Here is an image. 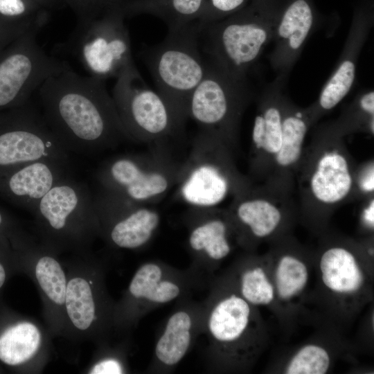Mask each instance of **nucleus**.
I'll return each mask as SVG.
<instances>
[{
	"instance_id": "1",
	"label": "nucleus",
	"mask_w": 374,
	"mask_h": 374,
	"mask_svg": "<svg viewBox=\"0 0 374 374\" xmlns=\"http://www.w3.org/2000/svg\"><path fill=\"white\" fill-rule=\"evenodd\" d=\"M37 91L47 125L71 154H93L127 137L105 80L71 67L48 78Z\"/></svg>"
},
{
	"instance_id": "2",
	"label": "nucleus",
	"mask_w": 374,
	"mask_h": 374,
	"mask_svg": "<svg viewBox=\"0 0 374 374\" xmlns=\"http://www.w3.org/2000/svg\"><path fill=\"white\" fill-rule=\"evenodd\" d=\"M199 38L197 24L170 29L161 42L143 53L159 93L180 122L188 114L190 96L207 69L199 51Z\"/></svg>"
},
{
	"instance_id": "3",
	"label": "nucleus",
	"mask_w": 374,
	"mask_h": 374,
	"mask_svg": "<svg viewBox=\"0 0 374 374\" xmlns=\"http://www.w3.org/2000/svg\"><path fill=\"white\" fill-rule=\"evenodd\" d=\"M125 18L119 6L109 8L85 24H77L60 48L76 57L90 76L103 80L116 78L134 63Z\"/></svg>"
},
{
	"instance_id": "4",
	"label": "nucleus",
	"mask_w": 374,
	"mask_h": 374,
	"mask_svg": "<svg viewBox=\"0 0 374 374\" xmlns=\"http://www.w3.org/2000/svg\"><path fill=\"white\" fill-rule=\"evenodd\" d=\"M112 96L127 137H161L180 123L166 100L147 85L134 63L116 78Z\"/></svg>"
},
{
	"instance_id": "5",
	"label": "nucleus",
	"mask_w": 374,
	"mask_h": 374,
	"mask_svg": "<svg viewBox=\"0 0 374 374\" xmlns=\"http://www.w3.org/2000/svg\"><path fill=\"white\" fill-rule=\"evenodd\" d=\"M262 22L243 14L204 26L206 51L214 63L230 75L244 79L247 69L256 61L274 35Z\"/></svg>"
},
{
	"instance_id": "6",
	"label": "nucleus",
	"mask_w": 374,
	"mask_h": 374,
	"mask_svg": "<svg viewBox=\"0 0 374 374\" xmlns=\"http://www.w3.org/2000/svg\"><path fill=\"white\" fill-rule=\"evenodd\" d=\"M205 283V273L191 265L179 269L160 260L143 262L128 287L133 318L138 320L159 307L190 297Z\"/></svg>"
},
{
	"instance_id": "7",
	"label": "nucleus",
	"mask_w": 374,
	"mask_h": 374,
	"mask_svg": "<svg viewBox=\"0 0 374 374\" xmlns=\"http://www.w3.org/2000/svg\"><path fill=\"white\" fill-rule=\"evenodd\" d=\"M45 159L70 162L71 153L30 100L21 106L10 127L0 132V168Z\"/></svg>"
},
{
	"instance_id": "8",
	"label": "nucleus",
	"mask_w": 374,
	"mask_h": 374,
	"mask_svg": "<svg viewBox=\"0 0 374 374\" xmlns=\"http://www.w3.org/2000/svg\"><path fill=\"white\" fill-rule=\"evenodd\" d=\"M33 212L51 233L75 240L80 239L98 222L89 187L70 175L53 186Z\"/></svg>"
},
{
	"instance_id": "9",
	"label": "nucleus",
	"mask_w": 374,
	"mask_h": 374,
	"mask_svg": "<svg viewBox=\"0 0 374 374\" xmlns=\"http://www.w3.org/2000/svg\"><path fill=\"white\" fill-rule=\"evenodd\" d=\"M204 332L208 340L206 357L211 365L222 357H241L239 347L250 329L251 310L248 303L234 292L217 294L213 290L204 299Z\"/></svg>"
},
{
	"instance_id": "10",
	"label": "nucleus",
	"mask_w": 374,
	"mask_h": 374,
	"mask_svg": "<svg viewBox=\"0 0 374 374\" xmlns=\"http://www.w3.org/2000/svg\"><path fill=\"white\" fill-rule=\"evenodd\" d=\"M204 300L191 296L177 301L157 337L148 371L167 373L173 371L204 332Z\"/></svg>"
},
{
	"instance_id": "11",
	"label": "nucleus",
	"mask_w": 374,
	"mask_h": 374,
	"mask_svg": "<svg viewBox=\"0 0 374 374\" xmlns=\"http://www.w3.org/2000/svg\"><path fill=\"white\" fill-rule=\"evenodd\" d=\"M244 79L235 78L213 62L191 93L188 114L206 127L222 126L233 118L245 93Z\"/></svg>"
},
{
	"instance_id": "12",
	"label": "nucleus",
	"mask_w": 374,
	"mask_h": 374,
	"mask_svg": "<svg viewBox=\"0 0 374 374\" xmlns=\"http://www.w3.org/2000/svg\"><path fill=\"white\" fill-rule=\"evenodd\" d=\"M98 219L112 220L109 235L118 247L141 248L152 238L160 224V215L148 208H134V202L105 191L93 197Z\"/></svg>"
},
{
	"instance_id": "13",
	"label": "nucleus",
	"mask_w": 374,
	"mask_h": 374,
	"mask_svg": "<svg viewBox=\"0 0 374 374\" xmlns=\"http://www.w3.org/2000/svg\"><path fill=\"white\" fill-rule=\"evenodd\" d=\"M105 191L130 202H143L163 193L168 178L161 172L147 171L134 157L120 156L105 163L96 175Z\"/></svg>"
},
{
	"instance_id": "14",
	"label": "nucleus",
	"mask_w": 374,
	"mask_h": 374,
	"mask_svg": "<svg viewBox=\"0 0 374 374\" xmlns=\"http://www.w3.org/2000/svg\"><path fill=\"white\" fill-rule=\"evenodd\" d=\"M204 6V0H121L119 9L125 17L156 16L170 30L198 24Z\"/></svg>"
},
{
	"instance_id": "15",
	"label": "nucleus",
	"mask_w": 374,
	"mask_h": 374,
	"mask_svg": "<svg viewBox=\"0 0 374 374\" xmlns=\"http://www.w3.org/2000/svg\"><path fill=\"white\" fill-rule=\"evenodd\" d=\"M353 184L348 163L341 153H325L317 162L310 179V188L315 198L325 204L344 199Z\"/></svg>"
},
{
	"instance_id": "16",
	"label": "nucleus",
	"mask_w": 374,
	"mask_h": 374,
	"mask_svg": "<svg viewBox=\"0 0 374 374\" xmlns=\"http://www.w3.org/2000/svg\"><path fill=\"white\" fill-rule=\"evenodd\" d=\"M188 242L193 256L191 266L204 273L210 269L211 263L222 260L231 251L226 226L220 219L204 220L194 226Z\"/></svg>"
},
{
	"instance_id": "17",
	"label": "nucleus",
	"mask_w": 374,
	"mask_h": 374,
	"mask_svg": "<svg viewBox=\"0 0 374 374\" xmlns=\"http://www.w3.org/2000/svg\"><path fill=\"white\" fill-rule=\"evenodd\" d=\"M322 280L330 290L338 293H353L364 282L362 271L354 256L341 247L330 248L320 260Z\"/></svg>"
},
{
	"instance_id": "18",
	"label": "nucleus",
	"mask_w": 374,
	"mask_h": 374,
	"mask_svg": "<svg viewBox=\"0 0 374 374\" xmlns=\"http://www.w3.org/2000/svg\"><path fill=\"white\" fill-rule=\"evenodd\" d=\"M229 190L225 176L215 166L202 164L188 175L181 187V195L189 204L210 207L220 203Z\"/></svg>"
},
{
	"instance_id": "19",
	"label": "nucleus",
	"mask_w": 374,
	"mask_h": 374,
	"mask_svg": "<svg viewBox=\"0 0 374 374\" xmlns=\"http://www.w3.org/2000/svg\"><path fill=\"white\" fill-rule=\"evenodd\" d=\"M312 23V12L308 3L305 0L294 1L274 31L278 53L288 57L298 53L310 33Z\"/></svg>"
},
{
	"instance_id": "20",
	"label": "nucleus",
	"mask_w": 374,
	"mask_h": 374,
	"mask_svg": "<svg viewBox=\"0 0 374 374\" xmlns=\"http://www.w3.org/2000/svg\"><path fill=\"white\" fill-rule=\"evenodd\" d=\"M40 343L41 334L34 324H9L0 330V362L9 366L21 365L35 355Z\"/></svg>"
},
{
	"instance_id": "21",
	"label": "nucleus",
	"mask_w": 374,
	"mask_h": 374,
	"mask_svg": "<svg viewBox=\"0 0 374 374\" xmlns=\"http://www.w3.org/2000/svg\"><path fill=\"white\" fill-rule=\"evenodd\" d=\"M64 303L67 314L77 328H89L96 318V305L89 283L76 277L67 283Z\"/></svg>"
},
{
	"instance_id": "22",
	"label": "nucleus",
	"mask_w": 374,
	"mask_h": 374,
	"mask_svg": "<svg viewBox=\"0 0 374 374\" xmlns=\"http://www.w3.org/2000/svg\"><path fill=\"white\" fill-rule=\"evenodd\" d=\"M237 216L242 223L249 227L255 236L259 238L271 234L281 220L279 209L263 199L242 202L237 208Z\"/></svg>"
},
{
	"instance_id": "23",
	"label": "nucleus",
	"mask_w": 374,
	"mask_h": 374,
	"mask_svg": "<svg viewBox=\"0 0 374 374\" xmlns=\"http://www.w3.org/2000/svg\"><path fill=\"white\" fill-rule=\"evenodd\" d=\"M283 112L276 105H269L255 118L252 141L256 148L276 155L281 146Z\"/></svg>"
},
{
	"instance_id": "24",
	"label": "nucleus",
	"mask_w": 374,
	"mask_h": 374,
	"mask_svg": "<svg viewBox=\"0 0 374 374\" xmlns=\"http://www.w3.org/2000/svg\"><path fill=\"white\" fill-rule=\"evenodd\" d=\"M306 132V122L299 114L283 116L281 146L275 155L278 165L287 167L299 160Z\"/></svg>"
},
{
	"instance_id": "25",
	"label": "nucleus",
	"mask_w": 374,
	"mask_h": 374,
	"mask_svg": "<svg viewBox=\"0 0 374 374\" xmlns=\"http://www.w3.org/2000/svg\"><path fill=\"white\" fill-rule=\"evenodd\" d=\"M355 78V64L352 59L343 60L323 87L319 103L323 109L334 108L349 92Z\"/></svg>"
},
{
	"instance_id": "26",
	"label": "nucleus",
	"mask_w": 374,
	"mask_h": 374,
	"mask_svg": "<svg viewBox=\"0 0 374 374\" xmlns=\"http://www.w3.org/2000/svg\"><path fill=\"white\" fill-rule=\"evenodd\" d=\"M36 278L47 296L57 305L64 303L66 281L59 262L53 257L44 256L35 267Z\"/></svg>"
},
{
	"instance_id": "27",
	"label": "nucleus",
	"mask_w": 374,
	"mask_h": 374,
	"mask_svg": "<svg viewBox=\"0 0 374 374\" xmlns=\"http://www.w3.org/2000/svg\"><path fill=\"white\" fill-rule=\"evenodd\" d=\"M240 295L253 305L269 304L274 299V287L260 267L243 271L240 278Z\"/></svg>"
},
{
	"instance_id": "28",
	"label": "nucleus",
	"mask_w": 374,
	"mask_h": 374,
	"mask_svg": "<svg viewBox=\"0 0 374 374\" xmlns=\"http://www.w3.org/2000/svg\"><path fill=\"white\" fill-rule=\"evenodd\" d=\"M329 366V355L323 348L308 345L301 348L292 357L285 373L324 374Z\"/></svg>"
},
{
	"instance_id": "29",
	"label": "nucleus",
	"mask_w": 374,
	"mask_h": 374,
	"mask_svg": "<svg viewBox=\"0 0 374 374\" xmlns=\"http://www.w3.org/2000/svg\"><path fill=\"white\" fill-rule=\"evenodd\" d=\"M0 14L8 17L49 19L50 11L35 0H0Z\"/></svg>"
},
{
	"instance_id": "30",
	"label": "nucleus",
	"mask_w": 374,
	"mask_h": 374,
	"mask_svg": "<svg viewBox=\"0 0 374 374\" xmlns=\"http://www.w3.org/2000/svg\"><path fill=\"white\" fill-rule=\"evenodd\" d=\"M77 17V24H85L107 10L118 6L120 0H63Z\"/></svg>"
},
{
	"instance_id": "31",
	"label": "nucleus",
	"mask_w": 374,
	"mask_h": 374,
	"mask_svg": "<svg viewBox=\"0 0 374 374\" xmlns=\"http://www.w3.org/2000/svg\"><path fill=\"white\" fill-rule=\"evenodd\" d=\"M247 0H204V6L198 26L202 30L206 25L220 20L223 17L239 10Z\"/></svg>"
},
{
	"instance_id": "32",
	"label": "nucleus",
	"mask_w": 374,
	"mask_h": 374,
	"mask_svg": "<svg viewBox=\"0 0 374 374\" xmlns=\"http://www.w3.org/2000/svg\"><path fill=\"white\" fill-rule=\"evenodd\" d=\"M124 367L121 362L116 358H107L98 362L91 370L92 374H121Z\"/></svg>"
},
{
	"instance_id": "33",
	"label": "nucleus",
	"mask_w": 374,
	"mask_h": 374,
	"mask_svg": "<svg viewBox=\"0 0 374 374\" xmlns=\"http://www.w3.org/2000/svg\"><path fill=\"white\" fill-rule=\"evenodd\" d=\"M360 107L366 113L373 116L374 114V92L370 91L363 94L359 100Z\"/></svg>"
},
{
	"instance_id": "34",
	"label": "nucleus",
	"mask_w": 374,
	"mask_h": 374,
	"mask_svg": "<svg viewBox=\"0 0 374 374\" xmlns=\"http://www.w3.org/2000/svg\"><path fill=\"white\" fill-rule=\"evenodd\" d=\"M41 6L48 10H55L66 7L63 0H35Z\"/></svg>"
},
{
	"instance_id": "35",
	"label": "nucleus",
	"mask_w": 374,
	"mask_h": 374,
	"mask_svg": "<svg viewBox=\"0 0 374 374\" xmlns=\"http://www.w3.org/2000/svg\"><path fill=\"white\" fill-rule=\"evenodd\" d=\"M374 204L373 200L371 202L369 206L365 209L364 213V217L365 221L370 225H372L373 226V211H374Z\"/></svg>"
},
{
	"instance_id": "36",
	"label": "nucleus",
	"mask_w": 374,
	"mask_h": 374,
	"mask_svg": "<svg viewBox=\"0 0 374 374\" xmlns=\"http://www.w3.org/2000/svg\"><path fill=\"white\" fill-rule=\"evenodd\" d=\"M1 251H0V290L3 287L6 278H7V270L3 262V260L1 258Z\"/></svg>"
},
{
	"instance_id": "37",
	"label": "nucleus",
	"mask_w": 374,
	"mask_h": 374,
	"mask_svg": "<svg viewBox=\"0 0 374 374\" xmlns=\"http://www.w3.org/2000/svg\"><path fill=\"white\" fill-rule=\"evenodd\" d=\"M3 223H4V217H3V213L1 212V211H0V229H1V227L3 226Z\"/></svg>"
}]
</instances>
